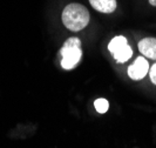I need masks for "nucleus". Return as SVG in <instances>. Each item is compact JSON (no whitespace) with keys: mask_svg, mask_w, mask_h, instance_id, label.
<instances>
[{"mask_svg":"<svg viewBox=\"0 0 156 148\" xmlns=\"http://www.w3.org/2000/svg\"><path fill=\"white\" fill-rule=\"evenodd\" d=\"M149 4L153 6H156V0H149Z\"/></svg>","mask_w":156,"mask_h":148,"instance_id":"obj_9","label":"nucleus"},{"mask_svg":"<svg viewBox=\"0 0 156 148\" xmlns=\"http://www.w3.org/2000/svg\"><path fill=\"white\" fill-rule=\"evenodd\" d=\"M89 4L101 13H113L116 9V0H89Z\"/></svg>","mask_w":156,"mask_h":148,"instance_id":"obj_6","label":"nucleus"},{"mask_svg":"<svg viewBox=\"0 0 156 148\" xmlns=\"http://www.w3.org/2000/svg\"><path fill=\"white\" fill-rule=\"evenodd\" d=\"M141 54L151 60H156V38H144L139 42Z\"/></svg>","mask_w":156,"mask_h":148,"instance_id":"obj_5","label":"nucleus"},{"mask_svg":"<svg viewBox=\"0 0 156 148\" xmlns=\"http://www.w3.org/2000/svg\"><path fill=\"white\" fill-rule=\"evenodd\" d=\"M149 78L151 80V82L156 85V63L150 67V70H149Z\"/></svg>","mask_w":156,"mask_h":148,"instance_id":"obj_8","label":"nucleus"},{"mask_svg":"<svg viewBox=\"0 0 156 148\" xmlns=\"http://www.w3.org/2000/svg\"><path fill=\"white\" fill-rule=\"evenodd\" d=\"M61 66L63 70H72L74 68L79 61L81 60L82 51H81V41L79 38H69L60 49Z\"/></svg>","mask_w":156,"mask_h":148,"instance_id":"obj_2","label":"nucleus"},{"mask_svg":"<svg viewBox=\"0 0 156 148\" xmlns=\"http://www.w3.org/2000/svg\"><path fill=\"white\" fill-rule=\"evenodd\" d=\"M108 49L117 63H123L128 61L133 55V49L128 45V41L123 35H117L110 40Z\"/></svg>","mask_w":156,"mask_h":148,"instance_id":"obj_3","label":"nucleus"},{"mask_svg":"<svg viewBox=\"0 0 156 148\" xmlns=\"http://www.w3.org/2000/svg\"><path fill=\"white\" fill-rule=\"evenodd\" d=\"M94 107H95V109H96L99 113L103 114V113H106V112L108 110V108H109V102L107 101L106 99L101 98V99L95 100V102H94Z\"/></svg>","mask_w":156,"mask_h":148,"instance_id":"obj_7","label":"nucleus"},{"mask_svg":"<svg viewBox=\"0 0 156 148\" xmlns=\"http://www.w3.org/2000/svg\"><path fill=\"white\" fill-rule=\"evenodd\" d=\"M62 23L70 31H81L89 23V12L81 4H69L62 11Z\"/></svg>","mask_w":156,"mask_h":148,"instance_id":"obj_1","label":"nucleus"},{"mask_svg":"<svg viewBox=\"0 0 156 148\" xmlns=\"http://www.w3.org/2000/svg\"><path fill=\"white\" fill-rule=\"evenodd\" d=\"M149 63L146 58L139 56L128 67V75L132 80H142L149 73Z\"/></svg>","mask_w":156,"mask_h":148,"instance_id":"obj_4","label":"nucleus"}]
</instances>
